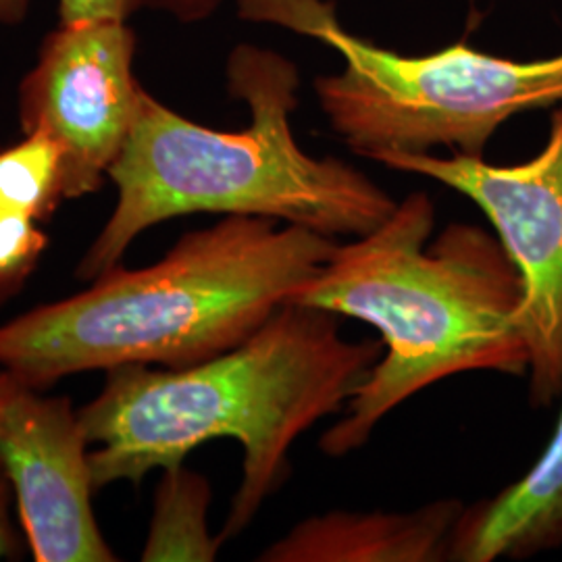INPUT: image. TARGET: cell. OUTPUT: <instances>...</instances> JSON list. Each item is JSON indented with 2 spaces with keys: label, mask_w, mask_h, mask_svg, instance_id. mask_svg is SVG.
Returning <instances> with one entry per match:
<instances>
[{
  "label": "cell",
  "mask_w": 562,
  "mask_h": 562,
  "mask_svg": "<svg viewBox=\"0 0 562 562\" xmlns=\"http://www.w3.org/2000/svg\"><path fill=\"white\" fill-rule=\"evenodd\" d=\"M341 317L283 304L248 340L180 369L121 364L106 371L94 401L80 408L97 490L134 485L155 471L180 467L213 440H236L241 482L220 540L252 522L290 473V450L306 429L340 413L382 340L350 341Z\"/></svg>",
  "instance_id": "6da1fadb"
},
{
  "label": "cell",
  "mask_w": 562,
  "mask_h": 562,
  "mask_svg": "<svg viewBox=\"0 0 562 562\" xmlns=\"http://www.w3.org/2000/svg\"><path fill=\"white\" fill-rule=\"evenodd\" d=\"M436 204L415 192L369 234L338 241L292 304L373 325L383 355L323 434L327 457L359 450L402 402L464 371L522 375L521 276L503 241L450 223L429 244Z\"/></svg>",
  "instance_id": "7a4b0ae2"
},
{
  "label": "cell",
  "mask_w": 562,
  "mask_h": 562,
  "mask_svg": "<svg viewBox=\"0 0 562 562\" xmlns=\"http://www.w3.org/2000/svg\"><path fill=\"white\" fill-rule=\"evenodd\" d=\"M340 240L299 225L225 215L181 236L161 261L115 267L65 301L0 325V369L46 390L121 364L180 369L261 329Z\"/></svg>",
  "instance_id": "3957f363"
},
{
  "label": "cell",
  "mask_w": 562,
  "mask_h": 562,
  "mask_svg": "<svg viewBox=\"0 0 562 562\" xmlns=\"http://www.w3.org/2000/svg\"><path fill=\"white\" fill-rule=\"evenodd\" d=\"M227 88L250 125L220 132L138 94L136 113L109 178L117 204L76 276L97 280L120 267L142 232L194 213L252 215L299 225L327 238H359L398 202L348 162L306 155L294 138L301 76L280 53L250 44L227 60Z\"/></svg>",
  "instance_id": "277c9868"
},
{
  "label": "cell",
  "mask_w": 562,
  "mask_h": 562,
  "mask_svg": "<svg viewBox=\"0 0 562 562\" xmlns=\"http://www.w3.org/2000/svg\"><path fill=\"white\" fill-rule=\"evenodd\" d=\"M238 15L327 44L344 60L313 88L323 115L357 155L483 157L498 127L562 104V53L513 60L452 44L422 57L375 46L341 25L331 0H238Z\"/></svg>",
  "instance_id": "5b68a950"
},
{
  "label": "cell",
  "mask_w": 562,
  "mask_h": 562,
  "mask_svg": "<svg viewBox=\"0 0 562 562\" xmlns=\"http://www.w3.org/2000/svg\"><path fill=\"white\" fill-rule=\"evenodd\" d=\"M387 169L461 192L496 227L522 283L519 325L529 350V396L550 406L562 396V104L554 106L540 155L519 165L483 157L385 155Z\"/></svg>",
  "instance_id": "8992f818"
},
{
  "label": "cell",
  "mask_w": 562,
  "mask_h": 562,
  "mask_svg": "<svg viewBox=\"0 0 562 562\" xmlns=\"http://www.w3.org/2000/svg\"><path fill=\"white\" fill-rule=\"evenodd\" d=\"M134 55L136 34L125 21L60 23L21 81V130L59 144L67 201L99 192L120 157L142 90Z\"/></svg>",
  "instance_id": "52a82bcc"
},
{
  "label": "cell",
  "mask_w": 562,
  "mask_h": 562,
  "mask_svg": "<svg viewBox=\"0 0 562 562\" xmlns=\"http://www.w3.org/2000/svg\"><path fill=\"white\" fill-rule=\"evenodd\" d=\"M0 369V467L36 562L120 561L92 508L97 492L80 411Z\"/></svg>",
  "instance_id": "ba28073f"
},
{
  "label": "cell",
  "mask_w": 562,
  "mask_h": 562,
  "mask_svg": "<svg viewBox=\"0 0 562 562\" xmlns=\"http://www.w3.org/2000/svg\"><path fill=\"white\" fill-rule=\"evenodd\" d=\"M462 504L443 501L413 513H329L299 522L271 543L265 562H436L450 557Z\"/></svg>",
  "instance_id": "9c48e42d"
},
{
  "label": "cell",
  "mask_w": 562,
  "mask_h": 562,
  "mask_svg": "<svg viewBox=\"0 0 562 562\" xmlns=\"http://www.w3.org/2000/svg\"><path fill=\"white\" fill-rule=\"evenodd\" d=\"M562 546V411L542 459L496 498L462 510L450 561L527 559Z\"/></svg>",
  "instance_id": "30bf717a"
},
{
  "label": "cell",
  "mask_w": 562,
  "mask_h": 562,
  "mask_svg": "<svg viewBox=\"0 0 562 562\" xmlns=\"http://www.w3.org/2000/svg\"><path fill=\"white\" fill-rule=\"evenodd\" d=\"M211 487L183 464L162 471L142 561H215L222 540L206 529Z\"/></svg>",
  "instance_id": "8fae6325"
},
{
  "label": "cell",
  "mask_w": 562,
  "mask_h": 562,
  "mask_svg": "<svg viewBox=\"0 0 562 562\" xmlns=\"http://www.w3.org/2000/svg\"><path fill=\"white\" fill-rule=\"evenodd\" d=\"M65 199L59 144L42 132L0 148V206L46 223Z\"/></svg>",
  "instance_id": "7c38bea8"
},
{
  "label": "cell",
  "mask_w": 562,
  "mask_h": 562,
  "mask_svg": "<svg viewBox=\"0 0 562 562\" xmlns=\"http://www.w3.org/2000/svg\"><path fill=\"white\" fill-rule=\"evenodd\" d=\"M41 225L23 213L0 206V302L20 294L44 257L48 236Z\"/></svg>",
  "instance_id": "4fadbf2b"
},
{
  "label": "cell",
  "mask_w": 562,
  "mask_h": 562,
  "mask_svg": "<svg viewBox=\"0 0 562 562\" xmlns=\"http://www.w3.org/2000/svg\"><path fill=\"white\" fill-rule=\"evenodd\" d=\"M60 23L90 20L125 21L138 11V0H59Z\"/></svg>",
  "instance_id": "5bb4252c"
},
{
  "label": "cell",
  "mask_w": 562,
  "mask_h": 562,
  "mask_svg": "<svg viewBox=\"0 0 562 562\" xmlns=\"http://www.w3.org/2000/svg\"><path fill=\"white\" fill-rule=\"evenodd\" d=\"M13 487L9 483L7 473L0 467V561H15L21 559L20 536L15 531V525L11 519V501H13Z\"/></svg>",
  "instance_id": "9a60e30c"
},
{
  "label": "cell",
  "mask_w": 562,
  "mask_h": 562,
  "mask_svg": "<svg viewBox=\"0 0 562 562\" xmlns=\"http://www.w3.org/2000/svg\"><path fill=\"white\" fill-rule=\"evenodd\" d=\"M222 2L223 0H138V9L140 7L159 9V11H167L176 20L192 23V21L206 20L209 15H213Z\"/></svg>",
  "instance_id": "2e32d148"
},
{
  "label": "cell",
  "mask_w": 562,
  "mask_h": 562,
  "mask_svg": "<svg viewBox=\"0 0 562 562\" xmlns=\"http://www.w3.org/2000/svg\"><path fill=\"white\" fill-rule=\"evenodd\" d=\"M32 0H0V23H20L30 9Z\"/></svg>",
  "instance_id": "e0dca14e"
}]
</instances>
